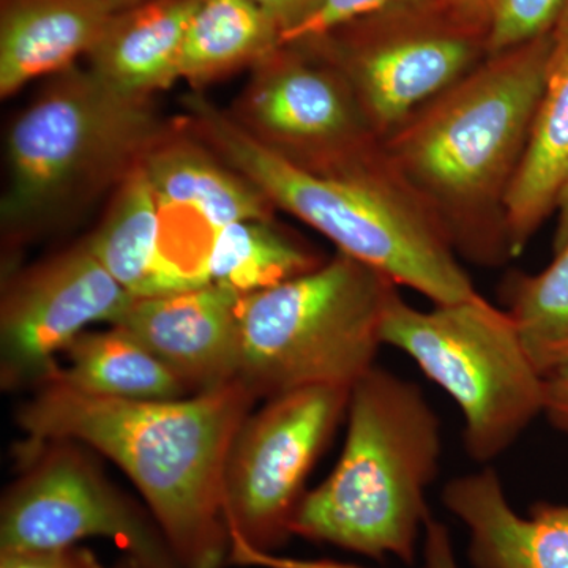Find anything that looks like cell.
<instances>
[{
	"instance_id": "cell-29",
	"label": "cell",
	"mask_w": 568,
	"mask_h": 568,
	"mask_svg": "<svg viewBox=\"0 0 568 568\" xmlns=\"http://www.w3.org/2000/svg\"><path fill=\"white\" fill-rule=\"evenodd\" d=\"M254 2L274 18L278 28L282 29L283 39L286 33L294 31L312 17L321 0H254Z\"/></svg>"
},
{
	"instance_id": "cell-30",
	"label": "cell",
	"mask_w": 568,
	"mask_h": 568,
	"mask_svg": "<svg viewBox=\"0 0 568 568\" xmlns=\"http://www.w3.org/2000/svg\"><path fill=\"white\" fill-rule=\"evenodd\" d=\"M446 2L467 21L491 29L504 0H446Z\"/></svg>"
},
{
	"instance_id": "cell-3",
	"label": "cell",
	"mask_w": 568,
	"mask_h": 568,
	"mask_svg": "<svg viewBox=\"0 0 568 568\" xmlns=\"http://www.w3.org/2000/svg\"><path fill=\"white\" fill-rule=\"evenodd\" d=\"M186 130L276 209L324 235L336 252L435 305L478 297L462 260L388 160L383 141L354 159L310 170L252 136L203 95L185 97Z\"/></svg>"
},
{
	"instance_id": "cell-1",
	"label": "cell",
	"mask_w": 568,
	"mask_h": 568,
	"mask_svg": "<svg viewBox=\"0 0 568 568\" xmlns=\"http://www.w3.org/2000/svg\"><path fill=\"white\" fill-rule=\"evenodd\" d=\"M256 402L241 379L164 402L104 398L47 381L17 422L36 443L73 440L111 459L144 497L182 568H222L231 552L224 469Z\"/></svg>"
},
{
	"instance_id": "cell-14",
	"label": "cell",
	"mask_w": 568,
	"mask_h": 568,
	"mask_svg": "<svg viewBox=\"0 0 568 568\" xmlns=\"http://www.w3.org/2000/svg\"><path fill=\"white\" fill-rule=\"evenodd\" d=\"M443 500L469 530L474 568H568V504L537 503L521 517L493 469L448 481Z\"/></svg>"
},
{
	"instance_id": "cell-32",
	"label": "cell",
	"mask_w": 568,
	"mask_h": 568,
	"mask_svg": "<svg viewBox=\"0 0 568 568\" xmlns=\"http://www.w3.org/2000/svg\"><path fill=\"white\" fill-rule=\"evenodd\" d=\"M111 568H149V567H145L144 564L138 562L136 559L129 558V556H126L125 559L121 560V562H119V564H115V566L111 567Z\"/></svg>"
},
{
	"instance_id": "cell-22",
	"label": "cell",
	"mask_w": 568,
	"mask_h": 568,
	"mask_svg": "<svg viewBox=\"0 0 568 568\" xmlns=\"http://www.w3.org/2000/svg\"><path fill=\"white\" fill-rule=\"evenodd\" d=\"M324 261L272 220H244L213 234L209 283L248 295L308 274Z\"/></svg>"
},
{
	"instance_id": "cell-15",
	"label": "cell",
	"mask_w": 568,
	"mask_h": 568,
	"mask_svg": "<svg viewBox=\"0 0 568 568\" xmlns=\"http://www.w3.org/2000/svg\"><path fill=\"white\" fill-rule=\"evenodd\" d=\"M111 0H0V95L88 55L121 11Z\"/></svg>"
},
{
	"instance_id": "cell-18",
	"label": "cell",
	"mask_w": 568,
	"mask_h": 568,
	"mask_svg": "<svg viewBox=\"0 0 568 568\" xmlns=\"http://www.w3.org/2000/svg\"><path fill=\"white\" fill-rule=\"evenodd\" d=\"M201 0H145L118 11L88 54L112 91L151 97L181 80L186 28Z\"/></svg>"
},
{
	"instance_id": "cell-31",
	"label": "cell",
	"mask_w": 568,
	"mask_h": 568,
	"mask_svg": "<svg viewBox=\"0 0 568 568\" xmlns=\"http://www.w3.org/2000/svg\"><path fill=\"white\" fill-rule=\"evenodd\" d=\"M568 241V186L558 209V227L555 234V252Z\"/></svg>"
},
{
	"instance_id": "cell-6",
	"label": "cell",
	"mask_w": 568,
	"mask_h": 568,
	"mask_svg": "<svg viewBox=\"0 0 568 568\" xmlns=\"http://www.w3.org/2000/svg\"><path fill=\"white\" fill-rule=\"evenodd\" d=\"M396 294L386 275L336 252L308 274L244 295L239 379L257 399L353 387L376 366Z\"/></svg>"
},
{
	"instance_id": "cell-8",
	"label": "cell",
	"mask_w": 568,
	"mask_h": 568,
	"mask_svg": "<svg viewBox=\"0 0 568 568\" xmlns=\"http://www.w3.org/2000/svg\"><path fill=\"white\" fill-rule=\"evenodd\" d=\"M298 44L346 78L384 141L488 58L489 29L467 21L446 0H416Z\"/></svg>"
},
{
	"instance_id": "cell-11",
	"label": "cell",
	"mask_w": 568,
	"mask_h": 568,
	"mask_svg": "<svg viewBox=\"0 0 568 568\" xmlns=\"http://www.w3.org/2000/svg\"><path fill=\"white\" fill-rule=\"evenodd\" d=\"M231 115L265 148L310 170L383 141L346 78L305 44H282L256 63Z\"/></svg>"
},
{
	"instance_id": "cell-16",
	"label": "cell",
	"mask_w": 568,
	"mask_h": 568,
	"mask_svg": "<svg viewBox=\"0 0 568 568\" xmlns=\"http://www.w3.org/2000/svg\"><path fill=\"white\" fill-rule=\"evenodd\" d=\"M547 81L528 151L508 196V233L515 257L552 213L568 186V10L555 26Z\"/></svg>"
},
{
	"instance_id": "cell-19",
	"label": "cell",
	"mask_w": 568,
	"mask_h": 568,
	"mask_svg": "<svg viewBox=\"0 0 568 568\" xmlns=\"http://www.w3.org/2000/svg\"><path fill=\"white\" fill-rule=\"evenodd\" d=\"M84 242L134 298L162 297L203 287L164 252L162 215L142 164L123 179L106 219Z\"/></svg>"
},
{
	"instance_id": "cell-24",
	"label": "cell",
	"mask_w": 568,
	"mask_h": 568,
	"mask_svg": "<svg viewBox=\"0 0 568 568\" xmlns=\"http://www.w3.org/2000/svg\"><path fill=\"white\" fill-rule=\"evenodd\" d=\"M568 10V0H504L489 29V54L551 32Z\"/></svg>"
},
{
	"instance_id": "cell-28",
	"label": "cell",
	"mask_w": 568,
	"mask_h": 568,
	"mask_svg": "<svg viewBox=\"0 0 568 568\" xmlns=\"http://www.w3.org/2000/svg\"><path fill=\"white\" fill-rule=\"evenodd\" d=\"M549 424L568 435V365L545 377V410Z\"/></svg>"
},
{
	"instance_id": "cell-4",
	"label": "cell",
	"mask_w": 568,
	"mask_h": 568,
	"mask_svg": "<svg viewBox=\"0 0 568 568\" xmlns=\"http://www.w3.org/2000/svg\"><path fill=\"white\" fill-rule=\"evenodd\" d=\"M346 416L342 457L302 497L291 534L413 564L443 455L439 417L420 387L377 365L351 387Z\"/></svg>"
},
{
	"instance_id": "cell-12",
	"label": "cell",
	"mask_w": 568,
	"mask_h": 568,
	"mask_svg": "<svg viewBox=\"0 0 568 568\" xmlns=\"http://www.w3.org/2000/svg\"><path fill=\"white\" fill-rule=\"evenodd\" d=\"M133 301L85 242L26 271L3 291L0 305L3 390L47 383L58 355L89 325L121 323Z\"/></svg>"
},
{
	"instance_id": "cell-2",
	"label": "cell",
	"mask_w": 568,
	"mask_h": 568,
	"mask_svg": "<svg viewBox=\"0 0 568 568\" xmlns=\"http://www.w3.org/2000/svg\"><path fill=\"white\" fill-rule=\"evenodd\" d=\"M552 33L489 54L383 141L396 173L459 260H514L507 204L528 151Z\"/></svg>"
},
{
	"instance_id": "cell-33",
	"label": "cell",
	"mask_w": 568,
	"mask_h": 568,
	"mask_svg": "<svg viewBox=\"0 0 568 568\" xmlns=\"http://www.w3.org/2000/svg\"><path fill=\"white\" fill-rule=\"evenodd\" d=\"M112 3L119 7V9H129V7L138 6V3L145 2V0H111Z\"/></svg>"
},
{
	"instance_id": "cell-9",
	"label": "cell",
	"mask_w": 568,
	"mask_h": 568,
	"mask_svg": "<svg viewBox=\"0 0 568 568\" xmlns=\"http://www.w3.org/2000/svg\"><path fill=\"white\" fill-rule=\"evenodd\" d=\"M349 396V387L297 388L245 418L224 469L231 544L274 552L290 540L306 478L346 416Z\"/></svg>"
},
{
	"instance_id": "cell-20",
	"label": "cell",
	"mask_w": 568,
	"mask_h": 568,
	"mask_svg": "<svg viewBox=\"0 0 568 568\" xmlns=\"http://www.w3.org/2000/svg\"><path fill=\"white\" fill-rule=\"evenodd\" d=\"M48 381L104 398L164 402L190 396L182 381L121 325L82 332ZM44 384V383H43Z\"/></svg>"
},
{
	"instance_id": "cell-25",
	"label": "cell",
	"mask_w": 568,
	"mask_h": 568,
	"mask_svg": "<svg viewBox=\"0 0 568 568\" xmlns=\"http://www.w3.org/2000/svg\"><path fill=\"white\" fill-rule=\"evenodd\" d=\"M426 562L422 568H458L455 560L454 548H452L450 536L440 523L428 518L425 525ZM230 562L242 567L260 568H369L357 566V564L335 562V560H306L282 558L274 552L257 551L246 547L244 544L234 541L231 545Z\"/></svg>"
},
{
	"instance_id": "cell-21",
	"label": "cell",
	"mask_w": 568,
	"mask_h": 568,
	"mask_svg": "<svg viewBox=\"0 0 568 568\" xmlns=\"http://www.w3.org/2000/svg\"><path fill=\"white\" fill-rule=\"evenodd\" d=\"M282 47V29L254 0H201L183 39L181 80L201 85L253 67Z\"/></svg>"
},
{
	"instance_id": "cell-7",
	"label": "cell",
	"mask_w": 568,
	"mask_h": 568,
	"mask_svg": "<svg viewBox=\"0 0 568 568\" xmlns=\"http://www.w3.org/2000/svg\"><path fill=\"white\" fill-rule=\"evenodd\" d=\"M383 343L403 351L462 410L467 455L488 463L508 450L545 410V376L517 325L481 295L428 312L396 294Z\"/></svg>"
},
{
	"instance_id": "cell-26",
	"label": "cell",
	"mask_w": 568,
	"mask_h": 568,
	"mask_svg": "<svg viewBox=\"0 0 568 568\" xmlns=\"http://www.w3.org/2000/svg\"><path fill=\"white\" fill-rule=\"evenodd\" d=\"M406 2H416V0H321L312 17L302 22L294 31L286 33L282 39V44L304 43V41L321 39L325 33L335 31L347 22Z\"/></svg>"
},
{
	"instance_id": "cell-10",
	"label": "cell",
	"mask_w": 568,
	"mask_h": 568,
	"mask_svg": "<svg viewBox=\"0 0 568 568\" xmlns=\"http://www.w3.org/2000/svg\"><path fill=\"white\" fill-rule=\"evenodd\" d=\"M28 465L0 506V551L108 538L149 568H182L151 511L111 484L73 440H31Z\"/></svg>"
},
{
	"instance_id": "cell-23",
	"label": "cell",
	"mask_w": 568,
	"mask_h": 568,
	"mask_svg": "<svg viewBox=\"0 0 568 568\" xmlns=\"http://www.w3.org/2000/svg\"><path fill=\"white\" fill-rule=\"evenodd\" d=\"M503 297L538 372L547 377L568 365V241L538 274L508 276Z\"/></svg>"
},
{
	"instance_id": "cell-5",
	"label": "cell",
	"mask_w": 568,
	"mask_h": 568,
	"mask_svg": "<svg viewBox=\"0 0 568 568\" xmlns=\"http://www.w3.org/2000/svg\"><path fill=\"white\" fill-rule=\"evenodd\" d=\"M149 99L112 91L89 69L58 73L7 134V235L39 233L118 189L170 132Z\"/></svg>"
},
{
	"instance_id": "cell-27",
	"label": "cell",
	"mask_w": 568,
	"mask_h": 568,
	"mask_svg": "<svg viewBox=\"0 0 568 568\" xmlns=\"http://www.w3.org/2000/svg\"><path fill=\"white\" fill-rule=\"evenodd\" d=\"M0 568H104L89 549L78 547L0 551Z\"/></svg>"
},
{
	"instance_id": "cell-13",
	"label": "cell",
	"mask_w": 568,
	"mask_h": 568,
	"mask_svg": "<svg viewBox=\"0 0 568 568\" xmlns=\"http://www.w3.org/2000/svg\"><path fill=\"white\" fill-rule=\"evenodd\" d=\"M242 297L207 284L185 293L134 298L115 325L140 339L190 394H204L239 379Z\"/></svg>"
},
{
	"instance_id": "cell-17",
	"label": "cell",
	"mask_w": 568,
	"mask_h": 568,
	"mask_svg": "<svg viewBox=\"0 0 568 568\" xmlns=\"http://www.w3.org/2000/svg\"><path fill=\"white\" fill-rule=\"evenodd\" d=\"M141 164L160 209L192 212L213 233L244 220H272L271 201L189 130H170Z\"/></svg>"
}]
</instances>
